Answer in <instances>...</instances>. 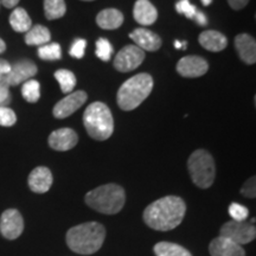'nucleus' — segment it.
<instances>
[{"label": "nucleus", "mask_w": 256, "mask_h": 256, "mask_svg": "<svg viewBox=\"0 0 256 256\" xmlns=\"http://www.w3.org/2000/svg\"><path fill=\"white\" fill-rule=\"evenodd\" d=\"M83 2H94V0H83Z\"/></svg>", "instance_id": "nucleus-42"}, {"label": "nucleus", "mask_w": 256, "mask_h": 256, "mask_svg": "<svg viewBox=\"0 0 256 256\" xmlns=\"http://www.w3.org/2000/svg\"><path fill=\"white\" fill-rule=\"evenodd\" d=\"M17 122V115L8 106H0V126L11 127Z\"/></svg>", "instance_id": "nucleus-29"}, {"label": "nucleus", "mask_w": 256, "mask_h": 256, "mask_svg": "<svg viewBox=\"0 0 256 256\" xmlns=\"http://www.w3.org/2000/svg\"><path fill=\"white\" fill-rule=\"evenodd\" d=\"M55 78L57 80V82L60 83V87L62 89V92H66V94L72 92L74 90V88H75L76 78L75 75H74V72H70V70H57L55 72Z\"/></svg>", "instance_id": "nucleus-25"}, {"label": "nucleus", "mask_w": 256, "mask_h": 256, "mask_svg": "<svg viewBox=\"0 0 256 256\" xmlns=\"http://www.w3.org/2000/svg\"><path fill=\"white\" fill-rule=\"evenodd\" d=\"M194 20L196 22V23L200 25V26H206V25L208 24V19H206V16L203 14V12L198 11L196 12V14H194Z\"/></svg>", "instance_id": "nucleus-36"}, {"label": "nucleus", "mask_w": 256, "mask_h": 256, "mask_svg": "<svg viewBox=\"0 0 256 256\" xmlns=\"http://www.w3.org/2000/svg\"><path fill=\"white\" fill-rule=\"evenodd\" d=\"M0 5H2V2H0Z\"/></svg>", "instance_id": "nucleus-43"}, {"label": "nucleus", "mask_w": 256, "mask_h": 256, "mask_svg": "<svg viewBox=\"0 0 256 256\" xmlns=\"http://www.w3.org/2000/svg\"><path fill=\"white\" fill-rule=\"evenodd\" d=\"M241 194L247 198H255L256 196V180L255 177L249 178L241 188Z\"/></svg>", "instance_id": "nucleus-34"}, {"label": "nucleus", "mask_w": 256, "mask_h": 256, "mask_svg": "<svg viewBox=\"0 0 256 256\" xmlns=\"http://www.w3.org/2000/svg\"><path fill=\"white\" fill-rule=\"evenodd\" d=\"M229 215L232 217V220L243 222L249 216V210L244 206L238 203H232L229 206Z\"/></svg>", "instance_id": "nucleus-30"}, {"label": "nucleus", "mask_w": 256, "mask_h": 256, "mask_svg": "<svg viewBox=\"0 0 256 256\" xmlns=\"http://www.w3.org/2000/svg\"><path fill=\"white\" fill-rule=\"evenodd\" d=\"M83 124L89 136L98 142L110 139L113 134V115L104 102H94L88 106L83 114Z\"/></svg>", "instance_id": "nucleus-5"}, {"label": "nucleus", "mask_w": 256, "mask_h": 256, "mask_svg": "<svg viewBox=\"0 0 256 256\" xmlns=\"http://www.w3.org/2000/svg\"><path fill=\"white\" fill-rule=\"evenodd\" d=\"M220 236L243 246L254 241L256 238V228L254 224L247 220L236 222L232 220L223 224L220 230Z\"/></svg>", "instance_id": "nucleus-7"}, {"label": "nucleus", "mask_w": 256, "mask_h": 256, "mask_svg": "<svg viewBox=\"0 0 256 256\" xmlns=\"http://www.w3.org/2000/svg\"><path fill=\"white\" fill-rule=\"evenodd\" d=\"M24 232V220L17 209H8L0 217V234L8 240H16Z\"/></svg>", "instance_id": "nucleus-9"}, {"label": "nucleus", "mask_w": 256, "mask_h": 256, "mask_svg": "<svg viewBox=\"0 0 256 256\" xmlns=\"http://www.w3.org/2000/svg\"><path fill=\"white\" fill-rule=\"evenodd\" d=\"M38 57L43 60H58L62 58V50L58 43H48L38 48Z\"/></svg>", "instance_id": "nucleus-27"}, {"label": "nucleus", "mask_w": 256, "mask_h": 256, "mask_svg": "<svg viewBox=\"0 0 256 256\" xmlns=\"http://www.w3.org/2000/svg\"><path fill=\"white\" fill-rule=\"evenodd\" d=\"M11 101L10 86L6 83L4 76H0V106H6Z\"/></svg>", "instance_id": "nucleus-33"}, {"label": "nucleus", "mask_w": 256, "mask_h": 256, "mask_svg": "<svg viewBox=\"0 0 256 256\" xmlns=\"http://www.w3.org/2000/svg\"><path fill=\"white\" fill-rule=\"evenodd\" d=\"M130 40L136 44V46L142 51H156L160 49L162 42L158 34L154 32L147 30V28H136L130 34Z\"/></svg>", "instance_id": "nucleus-15"}, {"label": "nucleus", "mask_w": 256, "mask_h": 256, "mask_svg": "<svg viewBox=\"0 0 256 256\" xmlns=\"http://www.w3.org/2000/svg\"><path fill=\"white\" fill-rule=\"evenodd\" d=\"M52 182V174L46 166H38V168L32 170L28 179V188L36 194H46L49 191Z\"/></svg>", "instance_id": "nucleus-14"}, {"label": "nucleus", "mask_w": 256, "mask_h": 256, "mask_svg": "<svg viewBox=\"0 0 256 256\" xmlns=\"http://www.w3.org/2000/svg\"><path fill=\"white\" fill-rule=\"evenodd\" d=\"M133 16L140 25H152L158 18V11L150 0H136Z\"/></svg>", "instance_id": "nucleus-18"}, {"label": "nucleus", "mask_w": 256, "mask_h": 256, "mask_svg": "<svg viewBox=\"0 0 256 256\" xmlns=\"http://www.w3.org/2000/svg\"><path fill=\"white\" fill-rule=\"evenodd\" d=\"M96 23L104 30H115L124 23V14L116 8L102 10L96 17Z\"/></svg>", "instance_id": "nucleus-20"}, {"label": "nucleus", "mask_w": 256, "mask_h": 256, "mask_svg": "<svg viewBox=\"0 0 256 256\" xmlns=\"http://www.w3.org/2000/svg\"><path fill=\"white\" fill-rule=\"evenodd\" d=\"M20 0H0L2 5H4L6 8H16V6L19 4Z\"/></svg>", "instance_id": "nucleus-38"}, {"label": "nucleus", "mask_w": 256, "mask_h": 256, "mask_svg": "<svg viewBox=\"0 0 256 256\" xmlns=\"http://www.w3.org/2000/svg\"><path fill=\"white\" fill-rule=\"evenodd\" d=\"M176 10H177L178 14H184L185 17L190 19H194L197 12L196 6L192 5L188 0H179L177 4H176Z\"/></svg>", "instance_id": "nucleus-31"}, {"label": "nucleus", "mask_w": 256, "mask_h": 256, "mask_svg": "<svg viewBox=\"0 0 256 256\" xmlns=\"http://www.w3.org/2000/svg\"><path fill=\"white\" fill-rule=\"evenodd\" d=\"M209 252L211 256H246L242 246L218 236L210 242Z\"/></svg>", "instance_id": "nucleus-16"}, {"label": "nucleus", "mask_w": 256, "mask_h": 256, "mask_svg": "<svg viewBox=\"0 0 256 256\" xmlns=\"http://www.w3.org/2000/svg\"><path fill=\"white\" fill-rule=\"evenodd\" d=\"M10 25L16 32L26 34L32 28V22L30 16L23 8H16L10 16Z\"/></svg>", "instance_id": "nucleus-22"}, {"label": "nucleus", "mask_w": 256, "mask_h": 256, "mask_svg": "<svg viewBox=\"0 0 256 256\" xmlns=\"http://www.w3.org/2000/svg\"><path fill=\"white\" fill-rule=\"evenodd\" d=\"M49 146L55 151L66 152L78 145V136L72 128H60L49 136Z\"/></svg>", "instance_id": "nucleus-13"}, {"label": "nucleus", "mask_w": 256, "mask_h": 256, "mask_svg": "<svg viewBox=\"0 0 256 256\" xmlns=\"http://www.w3.org/2000/svg\"><path fill=\"white\" fill-rule=\"evenodd\" d=\"M106 238V229L98 222H87L72 226L66 232V244L76 254L92 255L98 252Z\"/></svg>", "instance_id": "nucleus-2"}, {"label": "nucleus", "mask_w": 256, "mask_h": 256, "mask_svg": "<svg viewBox=\"0 0 256 256\" xmlns=\"http://www.w3.org/2000/svg\"><path fill=\"white\" fill-rule=\"evenodd\" d=\"M174 48H177V49H186L188 48V43L186 42H179V40H176L174 42Z\"/></svg>", "instance_id": "nucleus-39"}, {"label": "nucleus", "mask_w": 256, "mask_h": 256, "mask_svg": "<svg viewBox=\"0 0 256 256\" xmlns=\"http://www.w3.org/2000/svg\"><path fill=\"white\" fill-rule=\"evenodd\" d=\"M153 89V78L148 74H138L133 76L118 92V104L122 110H136L148 98Z\"/></svg>", "instance_id": "nucleus-4"}, {"label": "nucleus", "mask_w": 256, "mask_h": 256, "mask_svg": "<svg viewBox=\"0 0 256 256\" xmlns=\"http://www.w3.org/2000/svg\"><path fill=\"white\" fill-rule=\"evenodd\" d=\"M96 56L98 57L104 62H108L110 60L112 54H113V46H112L110 42L106 38H100L96 42Z\"/></svg>", "instance_id": "nucleus-28"}, {"label": "nucleus", "mask_w": 256, "mask_h": 256, "mask_svg": "<svg viewBox=\"0 0 256 256\" xmlns=\"http://www.w3.org/2000/svg\"><path fill=\"white\" fill-rule=\"evenodd\" d=\"M202 2H203L204 6H209L212 2V0H202Z\"/></svg>", "instance_id": "nucleus-41"}, {"label": "nucleus", "mask_w": 256, "mask_h": 256, "mask_svg": "<svg viewBox=\"0 0 256 256\" xmlns=\"http://www.w3.org/2000/svg\"><path fill=\"white\" fill-rule=\"evenodd\" d=\"M5 50H6V44H5V42L2 40V38H0V54L4 52Z\"/></svg>", "instance_id": "nucleus-40"}, {"label": "nucleus", "mask_w": 256, "mask_h": 256, "mask_svg": "<svg viewBox=\"0 0 256 256\" xmlns=\"http://www.w3.org/2000/svg\"><path fill=\"white\" fill-rule=\"evenodd\" d=\"M86 48H87V42L84 40H81V38L75 40L72 44V48H70V55H72L74 58L81 60L82 57L84 56Z\"/></svg>", "instance_id": "nucleus-32"}, {"label": "nucleus", "mask_w": 256, "mask_h": 256, "mask_svg": "<svg viewBox=\"0 0 256 256\" xmlns=\"http://www.w3.org/2000/svg\"><path fill=\"white\" fill-rule=\"evenodd\" d=\"M186 212L185 202L180 197L166 196L153 202L144 211L147 226L158 232H170L183 222Z\"/></svg>", "instance_id": "nucleus-1"}, {"label": "nucleus", "mask_w": 256, "mask_h": 256, "mask_svg": "<svg viewBox=\"0 0 256 256\" xmlns=\"http://www.w3.org/2000/svg\"><path fill=\"white\" fill-rule=\"evenodd\" d=\"M84 200L92 210L104 215H115L122 210L126 192L118 184H106L89 191Z\"/></svg>", "instance_id": "nucleus-3"}, {"label": "nucleus", "mask_w": 256, "mask_h": 256, "mask_svg": "<svg viewBox=\"0 0 256 256\" xmlns=\"http://www.w3.org/2000/svg\"><path fill=\"white\" fill-rule=\"evenodd\" d=\"M200 44L204 49L212 51V52H218L222 51L228 46V40L218 31L208 30L202 32L200 34Z\"/></svg>", "instance_id": "nucleus-19"}, {"label": "nucleus", "mask_w": 256, "mask_h": 256, "mask_svg": "<svg viewBox=\"0 0 256 256\" xmlns=\"http://www.w3.org/2000/svg\"><path fill=\"white\" fill-rule=\"evenodd\" d=\"M22 95L30 104H36L40 98V84L36 80H28L22 87Z\"/></svg>", "instance_id": "nucleus-26"}, {"label": "nucleus", "mask_w": 256, "mask_h": 256, "mask_svg": "<svg viewBox=\"0 0 256 256\" xmlns=\"http://www.w3.org/2000/svg\"><path fill=\"white\" fill-rule=\"evenodd\" d=\"M235 48L238 54L243 62L249 64H255L256 62V42L255 38L248 34H238L235 38Z\"/></svg>", "instance_id": "nucleus-17"}, {"label": "nucleus", "mask_w": 256, "mask_h": 256, "mask_svg": "<svg viewBox=\"0 0 256 256\" xmlns=\"http://www.w3.org/2000/svg\"><path fill=\"white\" fill-rule=\"evenodd\" d=\"M145 60V51L136 46H127L119 51L114 60L115 69L120 72H128L142 66Z\"/></svg>", "instance_id": "nucleus-8"}, {"label": "nucleus", "mask_w": 256, "mask_h": 256, "mask_svg": "<svg viewBox=\"0 0 256 256\" xmlns=\"http://www.w3.org/2000/svg\"><path fill=\"white\" fill-rule=\"evenodd\" d=\"M208 69H209L208 62L200 56H185L177 64L179 75L188 78H200L206 75Z\"/></svg>", "instance_id": "nucleus-12"}, {"label": "nucleus", "mask_w": 256, "mask_h": 256, "mask_svg": "<svg viewBox=\"0 0 256 256\" xmlns=\"http://www.w3.org/2000/svg\"><path fill=\"white\" fill-rule=\"evenodd\" d=\"M188 168L194 185L209 188L215 182L216 168L212 156L206 150H197L188 160Z\"/></svg>", "instance_id": "nucleus-6"}, {"label": "nucleus", "mask_w": 256, "mask_h": 256, "mask_svg": "<svg viewBox=\"0 0 256 256\" xmlns=\"http://www.w3.org/2000/svg\"><path fill=\"white\" fill-rule=\"evenodd\" d=\"M66 12L64 0H44V14L48 20L62 18Z\"/></svg>", "instance_id": "nucleus-24"}, {"label": "nucleus", "mask_w": 256, "mask_h": 256, "mask_svg": "<svg viewBox=\"0 0 256 256\" xmlns=\"http://www.w3.org/2000/svg\"><path fill=\"white\" fill-rule=\"evenodd\" d=\"M87 92L83 90L70 92L68 96H66L62 100L57 102L55 107H54V116L56 119H66V118L75 113L76 110H78L84 104V102L87 101Z\"/></svg>", "instance_id": "nucleus-10"}, {"label": "nucleus", "mask_w": 256, "mask_h": 256, "mask_svg": "<svg viewBox=\"0 0 256 256\" xmlns=\"http://www.w3.org/2000/svg\"><path fill=\"white\" fill-rule=\"evenodd\" d=\"M11 70V64L8 60L0 58V76H5Z\"/></svg>", "instance_id": "nucleus-37"}, {"label": "nucleus", "mask_w": 256, "mask_h": 256, "mask_svg": "<svg viewBox=\"0 0 256 256\" xmlns=\"http://www.w3.org/2000/svg\"><path fill=\"white\" fill-rule=\"evenodd\" d=\"M37 66L30 60H20L11 66V70L4 76L8 84L18 86L34 78L37 74Z\"/></svg>", "instance_id": "nucleus-11"}, {"label": "nucleus", "mask_w": 256, "mask_h": 256, "mask_svg": "<svg viewBox=\"0 0 256 256\" xmlns=\"http://www.w3.org/2000/svg\"><path fill=\"white\" fill-rule=\"evenodd\" d=\"M153 250L156 256H192L186 248L172 242H158Z\"/></svg>", "instance_id": "nucleus-23"}, {"label": "nucleus", "mask_w": 256, "mask_h": 256, "mask_svg": "<svg viewBox=\"0 0 256 256\" xmlns=\"http://www.w3.org/2000/svg\"><path fill=\"white\" fill-rule=\"evenodd\" d=\"M50 40L51 34L49 28L43 26V25H34L25 34V43L30 46H42L44 44L50 43Z\"/></svg>", "instance_id": "nucleus-21"}, {"label": "nucleus", "mask_w": 256, "mask_h": 256, "mask_svg": "<svg viewBox=\"0 0 256 256\" xmlns=\"http://www.w3.org/2000/svg\"><path fill=\"white\" fill-rule=\"evenodd\" d=\"M230 8L232 10H242L243 8H246V6L248 5L249 0H228Z\"/></svg>", "instance_id": "nucleus-35"}]
</instances>
